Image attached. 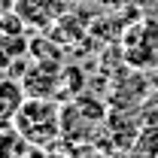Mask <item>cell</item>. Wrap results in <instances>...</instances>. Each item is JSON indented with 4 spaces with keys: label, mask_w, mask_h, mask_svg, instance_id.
<instances>
[{
    "label": "cell",
    "mask_w": 158,
    "mask_h": 158,
    "mask_svg": "<svg viewBox=\"0 0 158 158\" xmlns=\"http://www.w3.org/2000/svg\"><path fill=\"white\" fill-rule=\"evenodd\" d=\"M12 122L24 134V140L27 143H37V146H46L49 140L58 137V131H61L58 106L52 100H43V98H27Z\"/></svg>",
    "instance_id": "6da1fadb"
},
{
    "label": "cell",
    "mask_w": 158,
    "mask_h": 158,
    "mask_svg": "<svg viewBox=\"0 0 158 158\" xmlns=\"http://www.w3.org/2000/svg\"><path fill=\"white\" fill-rule=\"evenodd\" d=\"M15 12L24 19V24L46 31L67 12V6L64 0H15Z\"/></svg>",
    "instance_id": "7a4b0ae2"
},
{
    "label": "cell",
    "mask_w": 158,
    "mask_h": 158,
    "mask_svg": "<svg viewBox=\"0 0 158 158\" xmlns=\"http://www.w3.org/2000/svg\"><path fill=\"white\" fill-rule=\"evenodd\" d=\"M19 82H21V88H24L27 98H43V100L61 98V70H52V67L34 64V67L19 79Z\"/></svg>",
    "instance_id": "3957f363"
},
{
    "label": "cell",
    "mask_w": 158,
    "mask_h": 158,
    "mask_svg": "<svg viewBox=\"0 0 158 158\" xmlns=\"http://www.w3.org/2000/svg\"><path fill=\"white\" fill-rule=\"evenodd\" d=\"M24 100H27V94H24L21 82H15L12 76H0V122L3 125L19 116Z\"/></svg>",
    "instance_id": "277c9868"
},
{
    "label": "cell",
    "mask_w": 158,
    "mask_h": 158,
    "mask_svg": "<svg viewBox=\"0 0 158 158\" xmlns=\"http://www.w3.org/2000/svg\"><path fill=\"white\" fill-rule=\"evenodd\" d=\"M31 55H34V61H37V64H43V67L61 70V52H58V40H49V37L31 40Z\"/></svg>",
    "instance_id": "5b68a950"
},
{
    "label": "cell",
    "mask_w": 158,
    "mask_h": 158,
    "mask_svg": "<svg viewBox=\"0 0 158 158\" xmlns=\"http://www.w3.org/2000/svg\"><path fill=\"white\" fill-rule=\"evenodd\" d=\"M82 88H85V73H82L79 67H64V70H61V91L79 98Z\"/></svg>",
    "instance_id": "8992f818"
},
{
    "label": "cell",
    "mask_w": 158,
    "mask_h": 158,
    "mask_svg": "<svg viewBox=\"0 0 158 158\" xmlns=\"http://www.w3.org/2000/svg\"><path fill=\"white\" fill-rule=\"evenodd\" d=\"M24 143L27 140H24V134H21L19 128L15 131H0V158H15Z\"/></svg>",
    "instance_id": "52a82bcc"
},
{
    "label": "cell",
    "mask_w": 158,
    "mask_h": 158,
    "mask_svg": "<svg viewBox=\"0 0 158 158\" xmlns=\"http://www.w3.org/2000/svg\"><path fill=\"white\" fill-rule=\"evenodd\" d=\"M24 27L27 24H24V19H21L15 9L0 15V34H24Z\"/></svg>",
    "instance_id": "ba28073f"
},
{
    "label": "cell",
    "mask_w": 158,
    "mask_h": 158,
    "mask_svg": "<svg viewBox=\"0 0 158 158\" xmlns=\"http://www.w3.org/2000/svg\"><path fill=\"white\" fill-rule=\"evenodd\" d=\"M0 128H3V122H0Z\"/></svg>",
    "instance_id": "9c48e42d"
},
{
    "label": "cell",
    "mask_w": 158,
    "mask_h": 158,
    "mask_svg": "<svg viewBox=\"0 0 158 158\" xmlns=\"http://www.w3.org/2000/svg\"><path fill=\"white\" fill-rule=\"evenodd\" d=\"M0 15H3V9H0Z\"/></svg>",
    "instance_id": "30bf717a"
},
{
    "label": "cell",
    "mask_w": 158,
    "mask_h": 158,
    "mask_svg": "<svg viewBox=\"0 0 158 158\" xmlns=\"http://www.w3.org/2000/svg\"><path fill=\"white\" fill-rule=\"evenodd\" d=\"M0 76H3V73H0Z\"/></svg>",
    "instance_id": "8fae6325"
}]
</instances>
